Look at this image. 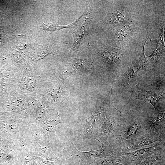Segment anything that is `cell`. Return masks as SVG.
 Here are the masks:
<instances>
[{
    "instance_id": "5bb4252c",
    "label": "cell",
    "mask_w": 165,
    "mask_h": 165,
    "mask_svg": "<svg viewBox=\"0 0 165 165\" xmlns=\"http://www.w3.org/2000/svg\"><path fill=\"white\" fill-rule=\"evenodd\" d=\"M38 75H32L29 73L21 75L17 84V89L19 93L26 95L31 94L38 91Z\"/></svg>"
},
{
    "instance_id": "9c48e42d",
    "label": "cell",
    "mask_w": 165,
    "mask_h": 165,
    "mask_svg": "<svg viewBox=\"0 0 165 165\" xmlns=\"http://www.w3.org/2000/svg\"><path fill=\"white\" fill-rule=\"evenodd\" d=\"M144 127L145 133L165 140V110H155L151 117L144 120Z\"/></svg>"
},
{
    "instance_id": "484cf974",
    "label": "cell",
    "mask_w": 165,
    "mask_h": 165,
    "mask_svg": "<svg viewBox=\"0 0 165 165\" xmlns=\"http://www.w3.org/2000/svg\"><path fill=\"white\" fill-rule=\"evenodd\" d=\"M112 165H124L123 164L117 162H115Z\"/></svg>"
},
{
    "instance_id": "9a60e30c",
    "label": "cell",
    "mask_w": 165,
    "mask_h": 165,
    "mask_svg": "<svg viewBox=\"0 0 165 165\" xmlns=\"http://www.w3.org/2000/svg\"><path fill=\"white\" fill-rule=\"evenodd\" d=\"M91 62L90 59H72L65 66L61 78L64 80L70 76L88 72L91 68Z\"/></svg>"
},
{
    "instance_id": "603a6c76",
    "label": "cell",
    "mask_w": 165,
    "mask_h": 165,
    "mask_svg": "<svg viewBox=\"0 0 165 165\" xmlns=\"http://www.w3.org/2000/svg\"><path fill=\"white\" fill-rule=\"evenodd\" d=\"M35 159L40 165H63V159L53 161L47 160L40 157H35Z\"/></svg>"
},
{
    "instance_id": "ffe728a7",
    "label": "cell",
    "mask_w": 165,
    "mask_h": 165,
    "mask_svg": "<svg viewBox=\"0 0 165 165\" xmlns=\"http://www.w3.org/2000/svg\"><path fill=\"white\" fill-rule=\"evenodd\" d=\"M89 25L86 20L77 30L73 32L74 37L73 47L80 44L87 35Z\"/></svg>"
},
{
    "instance_id": "7402d4cb",
    "label": "cell",
    "mask_w": 165,
    "mask_h": 165,
    "mask_svg": "<svg viewBox=\"0 0 165 165\" xmlns=\"http://www.w3.org/2000/svg\"><path fill=\"white\" fill-rule=\"evenodd\" d=\"M116 161V159L112 155L97 160L94 162L93 165H112Z\"/></svg>"
},
{
    "instance_id": "8fae6325",
    "label": "cell",
    "mask_w": 165,
    "mask_h": 165,
    "mask_svg": "<svg viewBox=\"0 0 165 165\" xmlns=\"http://www.w3.org/2000/svg\"><path fill=\"white\" fill-rule=\"evenodd\" d=\"M97 49L103 62L107 67L113 68L120 65L124 55L122 50L108 45Z\"/></svg>"
},
{
    "instance_id": "3957f363",
    "label": "cell",
    "mask_w": 165,
    "mask_h": 165,
    "mask_svg": "<svg viewBox=\"0 0 165 165\" xmlns=\"http://www.w3.org/2000/svg\"><path fill=\"white\" fill-rule=\"evenodd\" d=\"M3 117L0 121V128L7 140L15 143L22 138L27 129L28 117L10 112Z\"/></svg>"
},
{
    "instance_id": "e0dca14e",
    "label": "cell",
    "mask_w": 165,
    "mask_h": 165,
    "mask_svg": "<svg viewBox=\"0 0 165 165\" xmlns=\"http://www.w3.org/2000/svg\"><path fill=\"white\" fill-rule=\"evenodd\" d=\"M160 29L156 46L152 53L147 57L153 64L157 63L165 53V27L163 23H160Z\"/></svg>"
},
{
    "instance_id": "8992f818",
    "label": "cell",
    "mask_w": 165,
    "mask_h": 165,
    "mask_svg": "<svg viewBox=\"0 0 165 165\" xmlns=\"http://www.w3.org/2000/svg\"><path fill=\"white\" fill-rule=\"evenodd\" d=\"M101 144V147L98 150H94L91 149L89 152H83L78 150L72 143H71L63 149L62 156L64 160L73 156H77L87 165H93L94 162L97 160L112 155L110 148Z\"/></svg>"
},
{
    "instance_id": "83f0119b",
    "label": "cell",
    "mask_w": 165,
    "mask_h": 165,
    "mask_svg": "<svg viewBox=\"0 0 165 165\" xmlns=\"http://www.w3.org/2000/svg\"><path fill=\"white\" fill-rule=\"evenodd\" d=\"M63 165H68L66 161H64V160H63Z\"/></svg>"
},
{
    "instance_id": "cb8c5ba5",
    "label": "cell",
    "mask_w": 165,
    "mask_h": 165,
    "mask_svg": "<svg viewBox=\"0 0 165 165\" xmlns=\"http://www.w3.org/2000/svg\"><path fill=\"white\" fill-rule=\"evenodd\" d=\"M68 165H87L85 163L80 159L76 160H69L68 162L66 161Z\"/></svg>"
},
{
    "instance_id": "277c9868",
    "label": "cell",
    "mask_w": 165,
    "mask_h": 165,
    "mask_svg": "<svg viewBox=\"0 0 165 165\" xmlns=\"http://www.w3.org/2000/svg\"><path fill=\"white\" fill-rule=\"evenodd\" d=\"M112 90L101 105L87 117L85 127L78 138L79 140L95 138L105 113L111 106Z\"/></svg>"
},
{
    "instance_id": "5b68a950",
    "label": "cell",
    "mask_w": 165,
    "mask_h": 165,
    "mask_svg": "<svg viewBox=\"0 0 165 165\" xmlns=\"http://www.w3.org/2000/svg\"><path fill=\"white\" fill-rule=\"evenodd\" d=\"M165 142H158L153 146L130 152L114 153L117 162L124 165H138L146 158L165 151Z\"/></svg>"
},
{
    "instance_id": "d6986e66",
    "label": "cell",
    "mask_w": 165,
    "mask_h": 165,
    "mask_svg": "<svg viewBox=\"0 0 165 165\" xmlns=\"http://www.w3.org/2000/svg\"><path fill=\"white\" fill-rule=\"evenodd\" d=\"M138 165H165V151L149 156Z\"/></svg>"
},
{
    "instance_id": "4fadbf2b",
    "label": "cell",
    "mask_w": 165,
    "mask_h": 165,
    "mask_svg": "<svg viewBox=\"0 0 165 165\" xmlns=\"http://www.w3.org/2000/svg\"><path fill=\"white\" fill-rule=\"evenodd\" d=\"M134 23L125 25L115 30L112 46L122 50L127 46L133 39L135 32Z\"/></svg>"
},
{
    "instance_id": "30bf717a",
    "label": "cell",
    "mask_w": 165,
    "mask_h": 165,
    "mask_svg": "<svg viewBox=\"0 0 165 165\" xmlns=\"http://www.w3.org/2000/svg\"><path fill=\"white\" fill-rule=\"evenodd\" d=\"M148 38L146 40L140 56L135 63L129 68L126 72L121 76L117 82L119 84L124 86L129 85V82L131 78L137 76L138 72L141 70L146 71L149 64L148 61L144 53V48Z\"/></svg>"
},
{
    "instance_id": "44dd1931",
    "label": "cell",
    "mask_w": 165,
    "mask_h": 165,
    "mask_svg": "<svg viewBox=\"0 0 165 165\" xmlns=\"http://www.w3.org/2000/svg\"><path fill=\"white\" fill-rule=\"evenodd\" d=\"M37 50L34 60L35 61L41 59L49 54H54L50 49L46 46H40Z\"/></svg>"
},
{
    "instance_id": "52a82bcc",
    "label": "cell",
    "mask_w": 165,
    "mask_h": 165,
    "mask_svg": "<svg viewBox=\"0 0 165 165\" xmlns=\"http://www.w3.org/2000/svg\"><path fill=\"white\" fill-rule=\"evenodd\" d=\"M158 142H165V140L155 135L145 133L139 137L118 142L112 147V150L113 153L130 152Z\"/></svg>"
},
{
    "instance_id": "6da1fadb",
    "label": "cell",
    "mask_w": 165,
    "mask_h": 165,
    "mask_svg": "<svg viewBox=\"0 0 165 165\" xmlns=\"http://www.w3.org/2000/svg\"><path fill=\"white\" fill-rule=\"evenodd\" d=\"M27 146L35 157H40L48 161H56L61 159L53 152L49 140L39 130L30 125L24 135Z\"/></svg>"
},
{
    "instance_id": "d4e9b609",
    "label": "cell",
    "mask_w": 165,
    "mask_h": 165,
    "mask_svg": "<svg viewBox=\"0 0 165 165\" xmlns=\"http://www.w3.org/2000/svg\"><path fill=\"white\" fill-rule=\"evenodd\" d=\"M1 20L0 18V46H1V37H2V30H1Z\"/></svg>"
},
{
    "instance_id": "4316f807",
    "label": "cell",
    "mask_w": 165,
    "mask_h": 165,
    "mask_svg": "<svg viewBox=\"0 0 165 165\" xmlns=\"http://www.w3.org/2000/svg\"><path fill=\"white\" fill-rule=\"evenodd\" d=\"M33 165H37L36 160L35 158L33 160Z\"/></svg>"
},
{
    "instance_id": "ac0fdd59",
    "label": "cell",
    "mask_w": 165,
    "mask_h": 165,
    "mask_svg": "<svg viewBox=\"0 0 165 165\" xmlns=\"http://www.w3.org/2000/svg\"><path fill=\"white\" fill-rule=\"evenodd\" d=\"M61 122L58 112L55 111L51 114L50 113L46 119L35 128L41 130L49 140L50 134L52 130L55 126Z\"/></svg>"
},
{
    "instance_id": "2e32d148",
    "label": "cell",
    "mask_w": 165,
    "mask_h": 165,
    "mask_svg": "<svg viewBox=\"0 0 165 165\" xmlns=\"http://www.w3.org/2000/svg\"><path fill=\"white\" fill-rule=\"evenodd\" d=\"M109 22L115 30L125 25L134 23L130 13L123 9L117 10L112 13Z\"/></svg>"
},
{
    "instance_id": "ba28073f",
    "label": "cell",
    "mask_w": 165,
    "mask_h": 165,
    "mask_svg": "<svg viewBox=\"0 0 165 165\" xmlns=\"http://www.w3.org/2000/svg\"><path fill=\"white\" fill-rule=\"evenodd\" d=\"M144 124V121L137 118H131L123 122L120 120L116 139L112 147L121 141L138 137L145 134Z\"/></svg>"
},
{
    "instance_id": "7a4b0ae2",
    "label": "cell",
    "mask_w": 165,
    "mask_h": 165,
    "mask_svg": "<svg viewBox=\"0 0 165 165\" xmlns=\"http://www.w3.org/2000/svg\"><path fill=\"white\" fill-rule=\"evenodd\" d=\"M119 113L118 110L111 106L105 113L94 139L111 149L116 138Z\"/></svg>"
},
{
    "instance_id": "7c38bea8",
    "label": "cell",
    "mask_w": 165,
    "mask_h": 165,
    "mask_svg": "<svg viewBox=\"0 0 165 165\" xmlns=\"http://www.w3.org/2000/svg\"><path fill=\"white\" fill-rule=\"evenodd\" d=\"M135 99L143 100L151 104L155 110H158L157 103L161 99L165 98V91L163 87L159 85L148 86L136 92Z\"/></svg>"
}]
</instances>
